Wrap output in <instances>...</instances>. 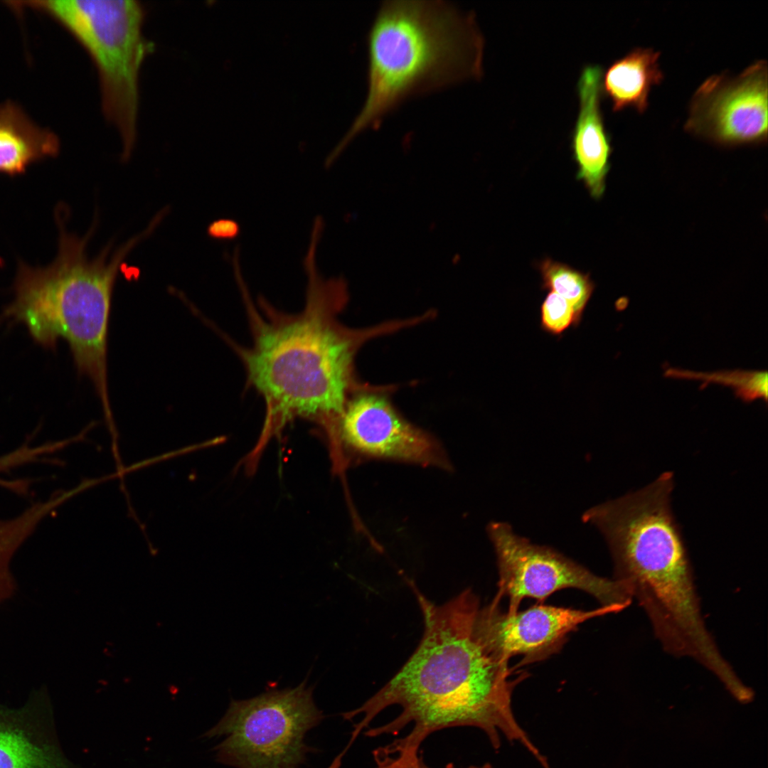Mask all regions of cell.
I'll list each match as a JSON object with an SVG mask.
<instances>
[{"mask_svg": "<svg viewBox=\"0 0 768 768\" xmlns=\"http://www.w3.org/2000/svg\"><path fill=\"white\" fill-rule=\"evenodd\" d=\"M306 680L296 688H270L255 698L231 700L204 736H223L216 761L235 768H302L314 749L306 734L322 720Z\"/></svg>", "mask_w": 768, "mask_h": 768, "instance_id": "cell-7", "label": "cell"}, {"mask_svg": "<svg viewBox=\"0 0 768 768\" xmlns=\"http://www.w3.org/2000/svg\"><path fill=\"white\" fill-rule=\"evenodd\" d=\"M368 89L363 105L333 151L376 129L405 100L483 73L484 38L472 13L439 0L381 3L367 36Z\"/></svg>", "mask_w": 768, "mask_h": 768, "instance_id": "cell-3", "label": "cell"}, {"mask_svg": "<svg viewBox=\"0 0 768 768\" xmlns=\"http://www.w3.org/2000/svg\"><path fill=\"white\" fill-rule=\"evenodd\" d=\"M571 326H577L573 308L563 297L550 292L540 306L541 329L552 336H560Z\"/></svg>", "mask_w": 768, "mask_h": 768, "instance_id": "cell-18", "label": "cell"}, {"mask_svg": "<svg viewBox=\"0 0 768 768\" xmlns=\"http://www.w3.org/2000/svg\"><path fill=\"white\" fill-rule=\"evenodd\" d=\"M767 63L760 60L732 77L713 75L694 92L684 129L720 144L767 138Z\"/></svg>", "mask_w": 768, "mask_h": 768, "instance_id": "cell-10", "label": "cell"}, {"mask_svg": "<svg viewBox=\"0 0 768 768\" xmlns=\"http://www.w3.org/2000/svg\"><path fill=\"white\" fill-rule=\"evenodd\" d=\"M0 768H80L60 747L44 690L18 708L0 704Z\"/></svg>", "mask_w": 768, "mask_h": 768, "instance_id": "cell-12", "label": "cell"}, {"mask_svg": "<svg viewBox=\"0 0 768 768\" xmlns=\"http://www.w3.org/2000/svg\"><path fill=\"white\" fill-rule=\"evenodd\" d=\"M488 534L498 569L500 600L508 598L507 613L518 611L523 599L543 601L565 588L582 590L602 607L626 609L633 599L622 582L597 576L550 548L532 543L503 522L490 523Z\"/></svg>", "mask_w": 768, "mask_h": 768, "instance_id": "cell-8", "label": "cell"}, {"mask_svg": "<svg viewBox=\"0 0 768 768\" xmlns=\"http://www.w3.org/2000/svg\"><path fill=\"white\" fill-rule=\"evenodd\" d=\"M602 73L597 65H587L581 73L577 82L579 112L572 135L577 176L595 198L604 193L612 149L600 107Z\"/></svg>", "mask_w": 768, "mask_h": 768, "instance_id": "cell-13", "label": "cell"}, {"mask_svg": "<svg viewBox=\"0 0 768 768\" xmlns=\"http://www.w3.org/2000/svg\"><path fill=\"white\" fill-rule=\"evenodd\" d=\"M671 472L644 488L589 508L582 519L605 538L614 579L638 601L667 606L695 587L693 570L671 508Z\"/></svg>", "mask_w": 768, "mask_h": 768, "instance_id": "cell-5", "label": "cell"}, {"mask_svg": "<svg viewBox=\"0 0 768 768\" xmlns=\"http://www.w3.org/2000/svg\"><path fill=\"white\" fill-rule=\"evenodd\" d=\"M667 378L695 380L702 382L701 388L715 383L731 388L736 398L744 402L762 399L767 401V372L766 370H723L713 372H696L690 370L669 368L666 369Z\"/></svg>", "mask_w": 768, "mask_h": 768, "instance_id": "cell-16", "label": "cell"}, {"mask_svg": "<svg viewBox=\"0 0 768 768\" xmlns=\"http://www.w3.org/2000/svg\"><path fill=\"white\" fill-rule=\"evenodd\" d=\"M80 41L98 70L105 114L117 127L127 160L136 142L138 76L149 46L144 11L134 0L39 2Z\"/></svg>", "mask_w": 768, "mask_h": 768, "instance_id": "cell-6", "label": "cell"}, {"mask_svg": "<svg viewBox=\"0 0 768 768\" xmlns=\"http://www.w3.org/2000/svg\"><path fill=\"white\" fill-rule=\"evenodd\" d=\"M394 385L369 387L348 400L339 425L341 453L451 469L443 447L432 434L407 420L388 395Z\"/></svg>", "mask_w": 768, "mask_h": 768, "instance_id": "cell-9", "label": "cell"}, {"mask_svg": "<svg viewBox=\"0 0 768 768\" xmlns=\"http://www.w3.org/2000/svg\"><path fill=\"white\" fill-rule=\"evenodd\" d=\"M543 289H550L566 299L574 309L577 326L594 289L589 274L550 259L540 266Z\"/></svg>", "mask_w": 768, "mask_h": 768, "instance_id": "cell-17", "label": "cell"}, {"mask_svg": "<svg viewBox=\"0 0 768 768\" xmlns=\"http://www.w3.org/2000/svg\"><path fill=\"white\" fill-rule=\"evenodd\" d=\"M57 137L36 124L16 104L0 105V172L22 173L31 164L55 155Z\"/></svg>", "mask_w": 768, "mask_h": 768, "instance_id": "cell-15", "label": "cell"}, {"mask_svg": "<svg viewBox=\"0 0 768 768\" xmlns=\"http://www.w3.org/2000/svg\"><path fill=\"white\" fill-rule=\"evenodd\" d=\"M240 233L239 223L231 218H219L212 221L208 226L207 233L217 240L230 241L238 237Z\"/></svg>", "mask_w": 768, "mask_h": 768, "instance_id": "cell-19", "label": "cell"}, {"mask_svg": "<svg viewBox=\"0 0 768 768\" xmlns=\"http://www.w3.org/2000/svg\"><path fill=\"white\" fill-rule=\"evenodd\" d=\"M319 239L310 238L303 260L307 277L304 309L297 314L277 309L263 297L254 304L240 269L234 276L246 309L252 344L238 345L225 336L242 361L246 387L262 397L266 410L264 434L294 417L319 424L331 446L338 443L340 421L349 398L370 385L355 372L360 348L374 338L412 326L410 319L391 320L361 329L338 319L348 302L342 277L324 279L316 255Z\"/></svg>", "mask_w": 768, "mask_h": 768, "instance_id": "cell-2", "label": "cell"}, {"mask_svg": "<svg viewBox=\"0 0 768 768\" xmlns=\"http://www.w3.org/2000/svg\"><path fill=\"white\" fill-rule=\"evenodd\" d=\"M500 602L495 597L489 604L480 606L477 626L494 656L505 661L521 656L518 666L542 661L557 653L568 634L585 621L622 611L616 607L601 606L586 611L539 604L509 614L500 609Z\"/></svg>", "mask_w": 768, "mask_h": 768, "instance_id": "cell-11", "label": "cell"}, {"mask_svg": "<svg viewBox=\"0 0 768 768\" xmlns=\"http://www.w3.org/2000/svg\"><path fill=\"white\" fill-rule=\"evenodd\" d=\"M57 257L46 268L20 263L15 297L1 319L22 323L47 348L60 338L69 344L81 375L92 381L108 423L112 422L107 381V341L112 297L118 272L129 253L153 232L147 227L110 255V245L92 259L87 255L95 220L82 238L63 220Z\"/></svg>", "mask_w": 768, "mask_h": 768, "instance_id": "cell-4", "label": "cell"}, {"mask_svg": "<svg viewBox=\"0 0 768 768\" xmlns=\"http://www.w3.org/2000/svg\"><path fill=\"white\" fill-rule=\"evenodd\" d=\"M660 52L636 48L614 61L602 76V91L612 102L614 112L627 107L644 113L649 107L652 87L663 80Z\"/></svg>", "mask_w": 768, "mask_h": 768, "instance_id": "cell-14", "label": "cell"}, {"mask_svg": "<svg viewBox=\"0 0 768 768\" xmlns=\"http://www.w3.org/2000/svg\"><path fill=\"white\" fill-rule=\"evenodd\" d=\"M380 768H432V767L427 765L424 762L422 756L420 757L419 755L418 757H415V758H414L412 759L408 760V761H407L405 762H403V763L387 765V766L382 767H380ZM445 768H456V767L452 764H448L446 766ZM466 768H493V767L490 764L486 763V764H484L481 765V766L471 765V766H469V767H466Z\"/></svg>", "mask_w": 768, "mask_h": 768, "instance_id": "cell-20", "label": "cell"}, {"mask_svg": "<svg viewBox=\"0 0 768 768\" xmlns=\"http://www.w3.org/2000/svg\"><path fill=\"white\" fill-rule=\"evenodd\" d=\"M424 620V633L415 651L398 672L358 708L342 714L357 715L351 739L364 730L375 737L397 735L409 724L405 737L379 748L395 761L419 755L420 745L440 730L471 726L482 730L495 750L499 733L523 745L540 764L547 759L515 719L512 692L518 680L510 679L508 661L494 656L479 631V598L466 589L437 604L415 586Z\"/></svg>", "mask_w": 768, "mask_h": 768, "instance_id": "cell-1", "label": "cell"}]
</instances>
